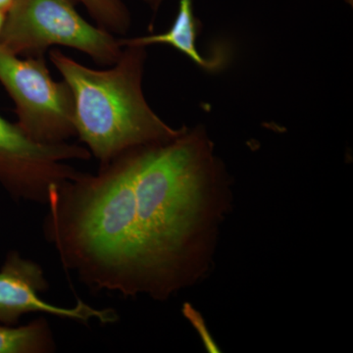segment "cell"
<instances>
[{
  "instance_id": "6da1fadb",
  "label": "cell",
  "mask_w": 353,
  "mask_h": 353,
  "mask_svg": "<svg viewBox=\"0 0 353 353\" xmlns=\"http://www.w3.org/2000/svg\"><path fill=\"white\" fill-rule=\"evenodd\" d=\"M221 180L208 137L183 129L53 187L44 236L90 290L165 299L206 263Z\"/></svg>"
},
{
  "instance_id": "7a4b0ae2",
  "label": "cell",
  "mask_w": 353,
  "mask_h": 353,
  "mask_svg": "<svg viewBox=\"0 0 353 353\" xmlns=\"http://www.w3.org/2000/svg\"><path fill=\"white\" fill-rule=\"evenodd\" d=\"M124 48L105 70L83 66L59 50L50 53L73 95L76 136L101 166L132 148L176 138L183 130L168 126L146 101L145 46Z\"/></svg>"
},
{
  "instance_id": "3957f363",
  "label": "cell",
  "mask_w": 353,
  "mask_h": 353,
  "mask_svg": "<svg viewBox=\"0 0 353 353\" xmlns=\"http://www.w3.org/2000/svg\"><path fill=\"white\" fill-rule=\"evenodd\" d=\"M0 46L27 57H43L50 46H67L106 66L118 61L124 48L110 32L83 19L72 0H14Z\"/></svg>"
},
{
  "instance_id": "277c9868",
  "label": "cell",
  "mask_w": 353,
  "mask_h": 353,
  "mask_svg": "<svg viewBox=\"0 0 353 353\" xmlns=\"http://www.w3.org/2000/svg\"><path fill=\"white\" fill-rule=\"evenodd\" d=\"M0 83L15 103L17 125L34 141L67 143L76 136L74 101L50 75L43 57L21 58L0 46Z\"/></svg>"
},
{
  "instance_id": "5b68a950",
  "label": "cell",
  "mask_w": 353,
  "mask_h": 353,
  "mask_svg": "<svg viewBox=\"0 0 353 353\" xmlns=\"http://www.w3.org/2000/svg\"><path fill=\"white\" fill-rule=\"evenodd\" d=\"M85 146L34 141L0 115V185L14 201L46 204L50 190L79 173L70 160H88Z\"/></svg>"
},
{
  "instance_id": "8992f818",
  "label": "cell",
  "mask_w": 353,
  "mask_h": 353,
  "mask_svg": "<svg viewBox=\"0 0 353 353\" xmlns=\"http://www.w3.org/2000/svg\"><path fill=\"white\" fill-rule=\"evenodd\" d=\"M48 288L43 268L38 263L24 259L18 252H9L0 268V323L14 326L29 313H44L82 323L97 320L104 325L117 320L113 309L94 308L83 301H79L74 307L48 303L39 294Z\"/></svg>"
},
{
  "instance_id": "52a82bcc",
  "label": "cell",
  "mask_w": 353,
  "mask_h": 353,
  "mask_svg": "<svg viewBox=\"0 0 353 353\" xmlns=\"http://www.w3.org/2000/svg\"><path fill=\"white\" fill-rule=\"evenodd\" d=\"M197 26L194 14V0H179L178 13L168 31L159 34L120 39L121 46H148L152 44H168L187 55L199 66L212 69L214 63L199 54L196 46Z\"/></svg>"
},
{
  "instance_id": "ba28073f",
  "label": "cell",
  "mask_w": 353,
  "mask_h": 353,
  "mask_svg": "<svg viewBox=\"0 0 353 353\" xmlns=\"http://www.w3.org/2000/svg\"><path fill=\"white\" fill-rule=\"evenodd\" d=\"M55 348L52 331L43 318L24 326L0 325V353L52 352Z\"/></svg>"
},
{
  "instance_id": "9c48e42d",
  "label": "cell",
  "mask_w": 353,
  "mask_h": 353,
  "mask_svg": "<svg viewBox=\"0 0 353 353\" xmlns=\"http://www.w3.org/2000/svg\"><path fill=\"white\" fill-rule=\"evenodd\" d=\"M99 27L111 34H126L131 27V15L125 0H79Z\"/></svg>"
},
{
  "instance_id": "30bf717a",
  "label": "cell",
  "mask_w": 353,
  "mask_h": 353,
  "mask_svg": "<svg viewBox=\"0 0 353 353\" xmlns=\"http://www.w3.org/2000/svg\"><path fill=\"white\" fill-rule=\"evenodd\" d=\"M14 0H0V10H3L7 12L12 6Z\"/></svg>"
},
{
  "instance_id": "8fae6325",
  "label": "cell",
  "mask_w": 353,
  "mask_h": 353,
  "mask_svg": "<svg viewBox=\"0 0 353 353\" xmlns=\"http://www.w3.org/2000/svg\"><path fill=\"white\" fill-rule=\"evenodd\" d=\"M6 11L0 10V34L3 30L4 24H6Z\"/></svg>"
},
{
  "instance_id": "7c38bea8",
  "label": "cell",
  "mask_w": 353,
  "mask_h": 353,
  "mask_svg": "<svg viewBox=\"0 0 353 353\" xmlns=\"http://www.w3.org/2000/svg\"><path fill=\"white\" fill-rule=\"evenodd\" d=\"M146 3L150 4V6L152 7L153 9H157L158 6L161 3L162 0H145Z\"/></svg>"
},
{
  "instance_id": "4fadbf2b",
  "label": "cell",
  "mask_w": 353,
  "mask_h": 353,
  "mask_svg": "<svg viewBox=\"0 0 353 353\" xmlns=\"http://www.w3.org/2000/svg\"><path fill=\"white\" fill-rule=\"evenodd\" d=\"M345 2H347V4H350V6H353V0H345Z\"/></svg>"
}]
</instances>
